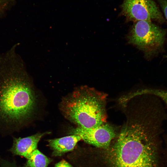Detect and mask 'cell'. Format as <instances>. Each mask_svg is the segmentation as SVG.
Segmentation results:
<instances>
[{
    "instance_id": "obj_1",
    "label": "cell",
    "mask_w": 167,
    "mask_h": 167,
    "mask_svg": "<svg viewBox=\"0 0 167 167\" xmlns=\"http://www.w3.org/2000/svg\"><path fill=\"white\" fill-rule=\"evenodd\" d=\"M125 122L108 151L111 167H160L161 136L166 118L158 109L135 104L124 109Z\"/></svg>"
},
{
    "instance_id": "obj_2",
    "label": "cell",
    "mask_w": 167,
    "mask_h": 167,
    "mask_svg": "<svg viewBox=\"0 0 167 167\" xmlns=\"http://www.w3.org/2000/svg\"><path fill=\"white\" fill-rule=\"evenodd\" d=\"M15 45L0 54V131H18L32 116L36 98Z\"/></svg>"
},
{
    "instance_id": "obj_3",
    "label": "cell",
    "mask_w": 167,
    "mask_h": 167,
    "mask_svg": "<svg viewBox=\"0 0 167 167\" xmlns=\"http://www.w3.org/2000/svg\"><path fill=\"white\" fill-rule=\"evenodd\" d=\"M107 95L87 87L74 91L62 101L63 113L78 127L90 128L106 122Z\"/></svg>"
},
{
    "instance_id": "obj_4",
    "label": "cell",
    "mask_w": 167,
    "mask_h": 167,
    "mask_svg": "<svg viewBox=\"0 0 167 167\" xmlns=\"http://www.w3.org/2000/svg\"><path fill=\"white\" fill-rule=\"evenodd\" d=\"M166 31L151 21L134 22L127 36L129 43L142 50L145 56L150 58L163 49Z\"/></svg>"
},
{
    "instance_id": "obj_5",
    "label": "cell",
    "mask_w": 167,
    "mask_h": 167,
    "mask_svg": "<svg viewBox=\"0 0 167 167\" xmlns=\"http://www.w3.org/2000/svg\"><path fill=\"white\" fill-rule=\"evenodd\" d=\"M122 12L128 21L155 20L162 24L165 20L153 0H124Z\"/></svg>"
},
{
    "instance_id": "obj_6",
    "label": "cell",
    "mask_w": 167,
    "mask_h": 167,
    "mask_svg": "<svg viewBox=\"0 0 167 167\" xmlns=\"http://www.w3.org/2000/svg\"><path fill=\"white\" fill-rule=\"evenodd\" d=\"M70 134L79 135L87 143L105 149L109 148L111 141L118 134L116 128L107 122L90 128L77 127L71 129Z\"/></svg>"
},
{
    "instance_id": "obj_7",
    "label": "cell",
    "mask_w": 167,
    "mask_h": 167,
    "mask_svg": "<svg viewBox=\"0 0 167 167\" xmlns=\"http://www.w3.org/2000/svg\"><path fill=\"white\" fill-rule=\"evenodd\" d=\"M45 134V133H39L24 138H14L10 151L15 155L23 156L28 159L33 152L36 149L38 142Z\"/></svg>"
},
{
    "instance_id": "obj_8",
    "label": "cell",
    "mask_w": 167,
    "mask_h": 167,
    "mask_svg": "<svg viewBox=\"0 0 167 167\" xmlns=\"http://www.w3.org/2000/svg\"><path fill=\"white\" fill-rule=\"evenodd\" d=\"M81 139L78 135L72 134L60 138L49 139V146L53 150V155L61 156L73 150L77 143Z\"/></svg>"
},
{
    "instance_id": "obj_9",
    "label": "cell",
    "mask_w": 167,
    "mask_h": 167,
    "mask_svg": "<svg viewBox=\"0 0 167 167\" xmlns=\"http://www.w3.org/2000/svg\"><path fill=\"white\" fill-rule=\"evenodd\" d=\"M26 163V167H48L51 160L37 149L33 152Z\"/></svg>"
},
{
    "instance_id": "obj_10",
    "label": "cell",
    "mask_w": 167,
    "mask_h": 167,
    "mask_svg": "<svg viewBox=\"0 0 167 167\" xmlns=\"http://www.w3.org/2000/svg\"><path fill=\"white\" fill-rule=\"evenodd\" d=\"M145 93L154 95L163 101L167 106V89L161 88H146L143 90Z\"/></svg>"
},
{
    "instance_id": "obj_11",
    "label": "cell",
    "mask_w": 167,
    "mask_h": 167,
    "mask_svg": "<svg viewBox=\"0 0 167 167\" xmlns=\"http://www.w3.org/2000/svg\"><path fill=\"white\" fill-rule=\"evenodd\" d=\"M167 21V0H157Z\"/></svg>"
},
{
    "instance_id": "obj_12",
    "label": "cell",
    "mask_w": 167,
    "mask_h": 167,
    "mask_svg": "<svg viewBox=\"0 0 167 167\" xmlns=\"http://www.w3.org/2000/svg\"><path fill=\"white\" fill-rule=\"evenodd\" d=\"M55 167H72V166L68 162L64 160H62L56 164Z\"/></svg>"
},
{
    "instance_id": "obj_13",
    "label": "cell",
    "mask_w": 167,
    "mask_h": 167,
    "mask_svg": "<svg viewBox=\"0 0 167 167\" xmlns=\"http://www.w3.org/2000/svg\"><path fill=\"white\" fill-rule=\"evenodd\" d=\"M9 0H0V8L3 6Z\"/></svg>"
},
{
    "instance_id": "obj_14",
    "label": "cell",
    "mask_w": 167,
    "mask_h": 167,
    "mask_svg": "<svg viewBox=\"0 0 167 167\" xmlns=\"http://www.w3.org/2000/svg\"><path fill=\"white\" fill-rule=\"evenodd\" d=\"M164 58H167V55H164Z\"/></svg>"
}]
</instances>
